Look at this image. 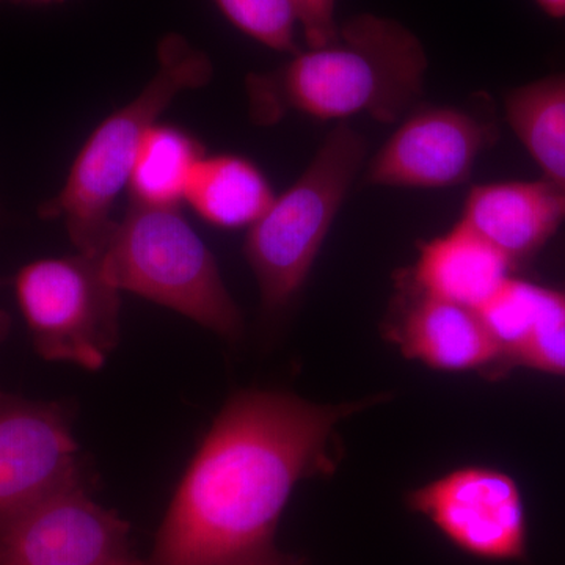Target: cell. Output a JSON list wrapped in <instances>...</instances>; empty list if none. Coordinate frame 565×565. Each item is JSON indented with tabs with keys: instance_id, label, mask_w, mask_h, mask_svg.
Wrapping results in <instances>:
<instances>
[{
	"instance_id": "1",
	"label": "cell",
	"mask_w": 565,
	"mask_h": 565,
	"mask_svg": "<svg viewBox=\"0 0 565 565\" xmlns=\"http://www.w3.org/2000/svg\"><path fill=\"white\" fill-rule=\"evenodd\" d=\"M377 399L316 404L267 390L234 394L182 479L148 565H241L273 548L296 486L333 471L338 424Z\"/></svg>"
},
{
	"instance_id": "2",
	"label": "cell",
	"mask_w": 565,
	"mask_h": 565,
	"mask_svg": "<svg viewBox=\"0 0 565 565\" xmlns=\"http://www.w3.org/2000/svg\"><path fill=\"white\" fill-rule=\"evenodd\" d=\"M427 57L399 22L359 14L338 28L327 46L299 51L291 61L245 82L248 111L258 126L280 122L289 111L319 120L370 115L393 125L422 96Z\"/></svg>"
},
{
	"instance_id": "3",
	"label": "cell",
	"mask_w": 565,
	"mask_h": 565,
	"mask_svg": "<svg viewBox=\"0 0 565 565\" xmlns=\"http://www.w3.org/2000/svg\"><path fill=\"white\" fill-rule=\"evenodd\" d=\"M158 61L150 84L93 131L61 193L40 210L44 218L62 217L71 243L85 255L99 256L106 247L115 226L111 207L129 184L147 132L181 92L204 87L214 73L210 57L181 35L161 41Z\"/></svg>"
},
{
	"instance_id": "4",
	"label": "cell",
	"mask_w": 565,
	"mask_h": 565,
	"mask_svg": "<svg viewBox=\"0 0 565 565\" xmlns=\"http://www.w3.org/2000/svg\"><path fill=\"white\" fill-rule=\"evenodd\" d=\"M99 259L118 291L139 294L226 340L243 334V315L214 255L178 206L131 202L125 217L115 222Z\"/></svg>"
},
{
	"instance_id": "5",
	"label": "cell",
	"mask_w": 565,
	"mask_h": 565,
	"mask_svg": "<svg viewBox=\"0 0 565 565\" xmlns=\"http://www.w3.org/2000/svg\"><path fill=\"white\" fill-rule=\"evenodd\" d=\"M366 150L363 134L334 126L299 180L250 226L244 253L267 313L288 307L303 288Z\"/></svg>"
},
{
	"instance_id": "6",
	"label": "cell",
	"mask_w": 565,
	"mask_h": 565,
	"mask_svg": "<svg viewBox=\"0 0 565 565\" xmlns=\"http://www.w3.org/2000/svg\"><path fill=\"white\" fill-rule=\"evenodd\" d=\"M18 302L46 360L99 370L120 338V291L99 256L77 252L22 267Z\"/></svg>"
},
{
	"instance_id": "7",
	"label": "cell",
	"mask_w": 565,
	"mask_h": 565,
	"mask_svg": "<svg viewBox=\"0 0 565 565\" xmlns=\"http://www.w3.org/2000/svg\"><path fill=\"white\" fill-rule=\"evenodd\" d=\"M407 503L468 555L489 561L525 559V504L519 486L503 471L460 468L414 490Z\"/></svg>"
},
{
	"instance_id": "8",
	"label": "cell",
	"mask_w": 565,
	"mask_h": 565,
	"mask_svg": "<svg viewBox=\"0 0 565 565\" xmlns=\"http://www.w3.org/2000/svg\"><path fill=\"white\" fill-rule=\"evenodd\" d=\"M0 565L145 564L128 525L76 482L0 527Z\"/></svg>"
},
{
	"instance_id": "9",
	"label": "cell",
	"mask_w": 565,
	"mask_h": 565,
	"mask_svg": "<svg viewBox=\"0 0 565 565\" xmlns=\"http://www.w3.org/2000/svg\"><path fill=\"white\" fill-rule=\"evenodd\" d=\"M62 405L0 393V527L79 482Z\"/></svg>"
},
{
	"instance_id": "10",
	"label": "cell",
	"mask_w": 565,
	"mask_h": 565,
	"mask_svg": "<svg viewBox=\"0 0 565 565\" xmlns=\"http://www.w3.org/2000/svg\"><path fill=\"white\" fill-rule=\"evenodd\" d=\"M498 139L494 122L456 107H423L401 122L367 163L377 188L448 189L462 184Z\"/></svg>"
},
{
	"instance_id": "11",
	"label": "cell",
	"mask_w": 565,
	"mask_h": 565,
	"mask_svg": "<svg viewBox=\"0 0 565 565\" xmlns=\"http://www.w3.org/2000/svg\"><path fill=\"white\" fill-rule=\"evenodd\" d=\"M393 344L407 359L441 371L503 370L500 349L478 311L419 291L403 274L386 322Z\"/></svg>"
},
{
	"instance_id": "12",
	"label": "cell",
	"mask_w": 565,
	"mask_h": 565,
	"mask_svg": "<svg viewBox=\"0 0 565 565\" xmlns=\"http://www.w3.org/2000/svg\"><path fill=\"white\" fill-rule=\"evenodd\" d=\"M504 367L565 377V289L511 277L478 311Z\"/></svg>"
},
{
	"instance_id": "13",
	"label": "cell",
	"mask_w": 565,
	"mask_h": 565,
	"mask_svg": "<svg viewBox=\"0 0 565 565\" xmlns=\"http://www.w3.org/2000/svg\"><path fill=\"white\" fill-rule=\"evenodd\" d=\"M460 222L515 264L541 250L563 225L565 196L544 178L476 185Z\"/></svg>"
},
{
	"instance_id": "14",
	"label": "cell",
	"mask_w": 565,
	"mask_h": 565,
	"mask_svg": "<svg viewBox=\"0 0 565 565\" xmlns=\"http://www.w3.org/2000/svg\"><path fill=\"white\" fill-rule=\"evenodd\" d=\"M512 267L508 256L459 222L424 244L405 274L419 291L479 311L512 277Z\"/></svg>"
},
{
	"instance_id": "15",
	"label": "cell",
	"mask_w": 565,
	"mask_h": 565,
	"mask_svg": "<svg viewBox=\"0 0 565 565\" xmlns=\"http://www.w3.org/2000/svg\"><path fill=\"white\" fill-rule=\"evenodd\" d=\"M184 199L211 225L233 230L255 225L273 206L275 195L255 163L221 154L199 162Z\"/></svg>"
},
{
	"instance_id": "16",
	"label": "cell",
	"mask_w": 565,
	"mask_h": 565,
	"mask_svg": "<svg viewBox=\"0 0 565 565\" xmlns=\"http://www.w3.org/2000/svg\"><path fill=\"white\" fill-rule=\"evenodd\" d=\"M504 110L544 180L565 196V73L509 92Z\"/></svg>"
},
{
	"instance_id": "17",
	"label": "cell",
	"mask_w": 565,
	"mask_h": 565,
	"mask_svg": "<svg viewBox=\"0 0 565 565\" xmlns=\"http://www.w3.org/2000/svg\"><path fill=\"white\" fill-rule=\"evenodd\" d=\"M203 158V145L191 134L156 122L141 141L134 162L128 184L131 202L178 206L193 170Z\"/></svg>"
},
{
	"instance_id": "18",
	"label": "cell",
	"mask_w": 565,
	"mask_h": 565,
	"mask_svg": "<svg viewBox=\"0 0 565 565\" xmlns=\"http://www.w3.org/2000/svg\"><path fill=\"white\" fill-rule=\"evenodd\" d=\"M222 13L245 35L274 51L297 54V14L292 0H215Z\"/></svg>"
},
{
	"instance_id": "19",
	"label": "cell",
	"mask_w": 565,
	"mask_h": 565,
	"mask_svg": "<svg viewBox=\"0 0 565 565\" xmlns=\"http://www.w3.org/2000/svg\"><path fill=\"white\" fill-rule=\"evenodd\" d=\"M292 6L297 21L302 25L308 50L332 43L340 28L334 20L337 0H292Z\"/></svg>"
},
{
	"instance_id": "20",
	"label": "cell",
	"mask_w": 565,
	"mask_h": 565,
	"mask_svg": "<svg viewBox=\"0 0 565 565\" xmlns=\"http://www.w3.org/2000/svg\"><path fill=\"white\" fill-rule=\"evenodd\" d=\"M241 565H300L297 563L294 557L288 555H282V553H278L277 550L269 548L266 552L262 553V555L253 557V559L247 561V563Z\"/></svg>"
},
{
	"instance_id": "21",
	"label": "cell",
	"mask_w": 565,
	"mask_h": 565,
	"mask_svg": "<svg viewBox=\"0 0 565 565\" xmlns=\"http://www.w3.org/2000/svg\"><path fill=\"white\" fill-rule=\"evenodd\" d=\"M548 17L565 18V0H534Z\"/></svg>"
},
{
	"instance_id": "22",
	"label": "cell",
	"mask_w": 565,
	"mask_h": 565,
	"mask_svg": "<svg viewBox=\"0 0 565 565\" xmlns=\"http://www.w3.org/2000/svg\"><path fill=\"white\" fill-rule=\"evenodd\" d=\"M2 2H31V3H52V2H63V0H0Z\"/></svg>"
},
{
	"instance_id": "23",
	"label": "cell",
	"mask_w": 565,
	"mask_h": 565,
	"mask_svg": "<svg viewBox=\"0 0 565 565\" xmlns=\"http://www.w3.org/2000/svg\"><path fill=\"white\" fill-rule=\"evenodd\" d=\"M7 330V318L3 316V313H0V338H2V334L6 333Z\"/></svg>"
}]
</instances>
